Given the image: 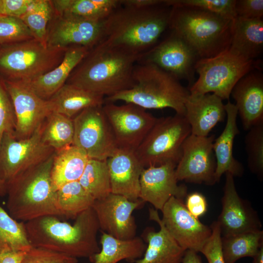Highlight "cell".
<instances>
[{"label":"cell","mask_w":263,"mask_h":263,"mask_svg":"<svg viewBox=\"0 0 263 263\" xmlns=\"http://www.w3.org/2000/svg\"><path fill=\"white\" fill-rule=\"evenodd\" d=\"M150 219L156 222L160 227L158 231L148 228L144 231L147 243L142 257L135 263H181L185 251L169 234L163 225L158 211L149 209Z\"/></svg>","instance_id":"d4e9b609"},{"label":"cell","mask_w":263,"mask_h":263,"mask_svg":"<svg viewBox=\"0 0 263 263\" xmlns=\"http://www.w3.org/2000/svg\"><path fill=\"white\" fill-rule=\"evenodd\" d=\"M141 55L100 41L89 50L66 83L104 97L113 95L133 86V71Z\"/></svg>","instance_id":"6da1fadb"},{"label":"cell","mask_w":263,"mask_h":263,"mask_svg":"<svg viewBox=\"0 0 263 263\" xmlns=\"http://www.w3.org/2000/svg\"><path fill=\"white\" fill-rule=\"evenodd\" d=\"M7 194V185L6 183L0 178V197H2Z\"/></svg>","instance_id":"816d5d0a"},{"label":"cell","mask_w":263,"mask_h":263,"mask_svg":"<svg viewBox=\"0 0 263 263\" xmlns=\"http://www.w3.org/2000/svg\"><path fill=\"white\" fill-rule=\"evenodd\" d=\"M53 12L94 21L106 19L121 6L120 0H50Z\"/></svg>","instance_id":"4dcf8cb0"},{"label":"cell","mask_w":263,"mask_h":263,"mask_svg":"<svg viewBox=\"0 0 263 263\" xmlns=\"http://www.w3.org/2000/svg\"><path fill=\"white\" fill-rule=\"evenodd\" d=\"M191 129L185 116L158 118L135 153L144 168L168 163L177 164L185 139Z\"/></svg>","instance_id":"9c48e42d"},{"label":"cell","mask_w":263,"mask_h":263,"mask_svg":"<svg viewBox=\"0 0 263 263\" xmlns=\"http://www.w3.org/2000/svg\"><path fill=\"white\" fill-rule=\"evenodd\" d=\"M248 131L244 138L248 167L261 180L263 176V123Z\"/></svg>","instance_id":"74e56055"},{"label":"cell","mask_w":263,"mask_h":263,"mask_svg":"<svg viewBox=\"0 0 263 263\" xmlns=\"http://www.w3.org/2000/svg\"><path fill=\"white\" fill-rule=\"evenodd\" d=\"M171 7L162 4L145 8L120 6L104 21L101 41L142 54L154 46L169 27Z\"/></svg>","instance_id":"3957f363"},{"label":"cell","mask_w":263,"mask_h":263,"mask_svg":"<svg viewBox=\"0 0 263 263\" xmlns=\"http://www.w3.org/2000/svg\"><path fill=\"white\" fill-rule=\"evenodd\" d=\"M211 236L202 248L201 252L207 259L208 263H225L221 246L220 228L217 221L210 226Z\"/></svg>","instance_id":"7bdbcfd3"},{"label":"cell","mask_w":263,"mask_h":263,"mask_svg":"<svg viewBox=\"0 0 263 263\" xmlns=\"http://www.w3.org/2000/svg\"><path fill=\"white\" fill-rule=\"evenodd\" d=\"M226 122L218 137L215 139L213 150L216 160L215 177L219 182L224 173L229 172L234 177L241 176L244 171L243 165L233 156V144L236 136L239 133L237 124V109L234 104L228 101L225 105Z\"/></svg>","instance_id":"cb8c5ba5"},{"label":"cell","mask_w":263,"mask_h":263,"mask_svg":"<svg viewBox=\"0 0 263 263\" xmlns=\"http://www.w3.org/2000/svg\"><path fill=\"white\" fill-rule=\"evenodd\" d=\"M111 193L135 201L139 199L140 178L144 168L135 151L117 148L106 160Z\"/></svg>","instance_id":"44dd1931"},{"label":"cell","mask_w":263,"mask_h":263,"mask_svg":"<svg viewBox=\"0 0 263 263\" xmlns=\"http://www.w3.org/2000/svg\"><path fill=\"white\" fill-rule=\"evenodd\" d=\"M24 226L33 247L90 261L100 250L97 240L100 228L92 207L79 214L73 225L61 221L57 216H45L24 222Z\"/></svg>","instance_id":"7a4b0ae2"},{"label":"cell","mask_w":263,"mask_h":263,"mask_svg":"<svg viewBox=\"0 0 263 263\" xmlns=\"http://www.w3.org/2000/svg\"><path fill=\"white\" fill-rule=\"evenodd\" d=\"M263 245L262 230L221 236L222 250L225 263H235L244 257L253 258Z\"/></svg>","instance_id":"d6a6232c"},{"label":"cell","mask_w":263,"mask_h":263,"mask_svg":"<svg viewBox=\"0 0 263 263\" xmlns=\"http://www.w3.org/2000/svg\"><path fill=\"white\" fill-rule=\"evenodd\" d=\"M165 227L185 250L201 251L212 233L210 226L203 224L187 209L183 199L171 197L161 210Z\"/></svg>","instance_id":"2e32d148"},{"label":"cell","mask_w":263,"mask_h":263,"mask_svg":"<svg viewBox=\"0 0 263 263\" xmlns=\"http://www.w3.org/2000/svg\"><path fill=\"white\" fill-rule=\"evenodd\" d=\"M4 81L16 117V126L13 135L17 140L28 138L41 127L52 112L49 102L19 82Z\"/></svg>","instance_id":"ac0fdd59"},{"label":"cell","mask_w":263,"mask_h":263,"mask_svg":"<svg viewBox=\"0 0 263 263\" xmlns=\"http://www.w3.org/2000/svg\"><path fill=\"white\" fill-rule=\"evenodd\" d=\"M102 108L117 147L134 151L158 119L132 103L117 105L106 102Z\"/></svg>","instance_id":"7c38bea8"},{"label":"cell","mask_w":263,"mask_h":263,"mask_svg":"<svg viewBox=\"0 0 263 263\" xmlns=\"http://www.w3.org/2000/svg\"><path fill=\"white\" fill-rule=\"evenodd\" d=\"M232 20L199 9L172 7L169 27L200 59L207 58L229 48Z\"/></svg>","instance_id":"8992f818"},{"label":"cell","mask_w":263,"mask_h":263,"mask_svg":"<svg viewBox=\"0 0 263 263\" xmlns=\"http://www.w3.org/2000/svg\"><path fill=\"white\" fill-rule=\"evenodd\" d=\"M90 50L82 46L69 47L62 62L55 68L31 81L19 83L42 99L48 100L66 83L71 73Z\"/></svg>","instance_id":"484cf974"},{"label":"cell","mask_w":263,"mask_h":263,"mask_svg":"<svg viewBox=\"0 0 263 263\" xmlns=\"http://www.w3.org/2000/svg\"><path fill=\"white\" fill-rule=\"evenodd\" d=\"M27 251H11L0 253V263H21Z\"/></svg>","instance_id":"c3c4849f"},{"label":"cell","mask_w":263,"mask_h":263,"mask_svg":"<svg viewBox=\"0 0 263 263\" xmlns=\"http://www.w3.org/2000/svg\"><path fill=\"white\" fill-rule=\"evenodd\" d=\"M34 0H2L1 14L20 18Z\"/></svg>","instance_id":"bcb514c9"},{"label":"cell","mask_w":263,"mask_h":263,"mask_svg":"<svg viewBox=\"0 0 263 263\" xmlns=\"http://www.w3.org/2000/svg\"><path fill=\"white\" fill-rule=\"evenodd\" d=\"M164 0H120L121 6L145 8L162 4Z\"/></svg>","instance_id":"7dc6e473"},{"label":"cell","mask_w":263,"mask_h":263,"mask_svg":"<svg viewBox=\"0 0 263 263\" xmlns=\"http://www.w3.org/2000/svg\"><path fill=\"white\" fill-rule=\"evenodd\" d=\"M94 199L78 181L67 183L56 192V208L60 216L75 219L79 214L91 208Z\"/></svg>","instance_id":"1f68e13d"},{"label":"cell","mask_w":263,"mask_h":263,"mask_svg":"<svg viewBox=\"0 0 263 263\" xmlns=\"http://www.w3.org/2000/svg\"><path fill=\"white\" fill-rule=\"evenodd\" d=\"M54 154L7 184V212L14 219L26 222L45 216H60L51 176Z\"/></svg>","instance_id":"5b68a950"},{"label":"cell","mask_w":263,"mask_h":263,"mask_svg":"<svg viewBox=\"0 0 263 263\" xmlns=\"http://www.w3.org/2000/svg\"><path fill=\"white\" fill-rule=\"evenodd\" d=\"M231 94L239 114L243 128L249 130L263 123V76L261 72L252 71L233 87Z\"/></svg>","instance_id":"7402d4cb"},{"label":"cell","mask_w":263,"mask_h":263,"mask_svg":"<svg viewBox=\"0 0 263 263\" xmlns=\"http://www.w3.org/2000/svg\"><path fill=\"white\" fill-rule=\"evenodd\" d=\"M258 64L257 61L246 59L228 48L215 56L199 59L195 66L199 77L189 88V94L212 93L223 100H228L236 84Z\"/></svg>","instance_id":"ba28073f"},{"label":"cell","mask_w":263,"mask_h":263,"mask_svg":"<svg viewBox=\"0 0 263 263\" xmlns=\"http://www.w3.org/2000/svg\"><path fill=\"white\" fill-rule=\"evenodd\" d=\"M229 50L247 60H254L263 50V20L236 17L232 20Z\"/></svg>","instance_id":"4316f807"},{"label":"cell","mask_w":263,"mask_h":263,"mask_svg":"<svg viewBox=\"0 0 263 263\" xmlns=\"http://www.w3.org/2000/svg\"><path fill=\"white\" fill-rule=\"evenodd\" d=\"M253 258V263H263V245Z\"/></svg>","instance_id":"f907efd6"},{"label":"cell","mask_w":263,"mask_h":263,"mask_svg":"<svg viewBox=\"0 0 263 263\" xmlns=\"http://www.w3.org/2000/svg\"><path fill=\"white\" fill-rule=\"evenodd\" d=\"M134 85L130 89L105 97V103L122 101L145 109L170 108L185 116L189 90L170 74L150 63L135 65Z\"/></svg>","instance_id":"277c9868"},{"label":"cell","mask_w":263,"mask_h":263,"mask_svg":"<svg viewBox=\"0 0 263 263\" xmlns=\"http://www.w3.org/2000/svg\"><path fill=\"white\" fill-rule=\"evenodd\" d=\"M2 0H0V15L1 14Z\"/></svg>","instance_id":"f5cc1de1"},{"label":"cell","mask_w":263,"mask_h":263,"mask_svg":"<svg viewBox=\"0 0 263 263\" xmlns=\"http://www.w3.org/2000/svg\"><path fill=\"white\" fill-rule=\"evenodd\" d=\"M100 244V251L93 256L92 263H117L122 260L135 262L142 257L147 247L139 237L122 240L105 232H102Z\"/></svg>","instance_id":"f546056e"},{"label":"cell","mask_w":263,"mask_h":263,"mask_svg":"<svg viewBox=\"0 0 263 263\" xmlns=\"http://www.w3.org/2000/svg\"><path fill=\"white\" fill-rule=\"evenodd\" d=\"M21 263H78V260L44 248L32 246Z\"/></svg>","instance_id":"b9f144b4"},{"label":"cell","mask_w":263,"mask_h":263,"mask_svg":"<svg viewBox=\"0 0 263 263\" xmlns=\"http://www.w3.org/2000/svg\"><path fill=\"white\" fill-rule=\"evenodd\" d=\"M55 150L43 143L40 128L28 138L17 140L4 133L0 144V178L6 185L28 169L50 158Z\"/></svg>","instance_id":"30bf717a"},{"label":"cell","mask_w":263,"mask_h":263,"mask_svg":"<svg viewBox=\"0 0 263 263\" xmlns=\"http://www.w3.org/2000/svg\"><path fill=\"white\" fill-rule=\"evenodd\" d=\"M171 33L163 41L142 54L139 61L154 64L179 80L188 81L190 88L195 82V66L200 58L185 41Z\"/></svg>","instance_id":"9a60e30c"},{"label":"cell","mask_w":263,"mask_h":263,"mask_svg":"<svg viewBox=\"0 0 263 263\" xmlns=\"http://www.w3.org/2000/svg\"><path fill=\"white\" fill-rule=\"evenodd\" d=\"M89 159L83 150L73 145L55 151L51 172L55 190L67 183L78 181Z\"/></svg>","instance_id":"f1b7e54d"},{"label":"cell","mask_w":263,"mask_h":263,"mask_svg":"<svg viewBox=\"0 0 263 263\" xmlns=\"http://www.w3.org/2000/svg\"><path fill=\"white\" fill-rule=\"evenodd\" d=\"M226 115L223 100L213 94L189 95L185 103V117L191 134L206 137Z\"/></svg>","instance_id":"603a6c76"},{"label":"cell","mask_w":263,"mask_h":263,"mask_svg":"<svg viewBox=\"0 0 263 263\" xmlns=\"http://www.w3.org/2000/svg\"><path fill=\"white\" fill-rule=\"evenodd\" d=\"M236 0H164L167 6L187 7L199 9L233 20L236 17Z\"/></svg>","instance_id":"f35d334b"},{"label":"cell","mask_w":263,"mask_h":263,"mask_svg":"<svg viewBox=\"0 0 263 263\" xmlns=\"http://www.w3.org/2000/svg\"><path fill=\"white\" fill-rule=\"evenodd\" d=\"M67 49L50 47L34 38L0 45V76L10 81H31L57 66Z\"/></svg>","instance_id":"52a82bcc"},{"label":"cell","mask_w":263,"mask_h":263,"mask_svg":"<svg viewBox=\"0 0 263 263\" xmlns=\"http://www.w3.org/2000/svg\"><path fill=\"white\" fill-rule=\"evenodd\" d=\"M176 166L175 164L168 163L144 168L140 178L139 199L160 211L172 197L183 200L187 195V187L178 184Z\"/></svg>","instance_id":"ffe728a7"},{"label":"cell","mask_w":263,"mask_h":263,"mask_svg":"<svg viewBox=\"0 0 263 263\" xmlns=\"http://www.w3.org/2000/svg\"><path fill=\"white\" fill-rule=\"evenodd\" d=\"M16 126L13 104L5 81L0 76V144L3 134L14 133Z\"/></svg>","instance_id":"60d3db41"},{"label":"cell","mask_w":263,"mask_h":263,"mask_svg":"<svg viewBox=\"0 0 263 263\" xmlns=\"http://www.w3.org/2000/svg\"><path fill=\"white\" fill-rule=\"evenodd\" d=\"M236 17L244 19H262L263 16V0H236Z\"/></svg>","instance_id":"ee69618b"},{"label":"cell","mask_w":263,"mask_h":263,"mask_svg":"<svg viewBox=\"0 0 263 263\" xmlns=\"http://www.w3.org/2000/svg\"><path fill=\"white\" fill-rule=\"evenodd\" d=\"M186 197V207L193 216L199 218L206 213L207 209V203L203 194L194 192L187 195Z\"/></svg>","instance_id":"f6af8a7d"},{"label":"cell","mask_w":263,"mask_h":263,"mask_svg":"<svg viewBox=\"0 0 263 263\" xmlns=\"http://www.w3.org/2000/svg\"><path fill=\"white\" fill-rule=\"evenodd\" d=\"M33 38L31 31L20 18L0 15V45Z\"/></svg>","instance_id":"ab89813d"},{"label":"cell","mask_w":263,"mask_h":263,"mask_svg":"<svg viewBox=\"0 0 263 263\" xmlns=\"http://www.w3.org/2000/svg\"><path fill=\"white\" fill-rule=\"evenodd\" d=\"M225 174L224 194L222 198V210L218 222L222 237L244 232L262 230V224L256 211L249 202L239 195L234 176Z\"/></svg>","instance_id":"d6986e66"},{"label":"cell","mask_w":263,"mask_h":263,"mask_svg":"<svg viewBox=\"0 0 263 263\" xmlns=\"http://www.w3.org/2000/svg\"><path fill=\"white\" fill-rule=\"evenodd\" d=\"M102 106L86 109L73 118V144L89 159L106 160L118 148Z\"/></svg>","instance_id":"8fae6325"},{"label":"cell","mask_w":263,"mask_h":263,"mask_svg":"<svg viewBox=\"0 0 263 263\" xmlns=\"http://www.w3.org/2000/svg\"><path fill=\"white\" fill-rule=\"evenodd\" d=\"M181 263H202V262L197 252L191 250H186Z\"/></svg>","instance_id":"681fc988"},{"label":"cell","mask_w":263,"mask_h":263,"mask_svg":"<svg viewBox=\"0 0 263 263\" xmlns=\"http://www.w3.org/2000/svg\"><path fill=\"white\" fill-rule=\"evenodd\" d=\"M144 203L140 199L132 201L111 193L105 198L94 200L92 208L102 232L127 240L136 237L137 226L132 213Z\"/></svg>","instance_id":"e0dca14e"},{"label":"cell","mask_w":263,"mask_h":263,"mask_svg":"<svg viewBox=\"0 0 263 263\" xmlns=\"http://www.w3.org/2000/svg\"><path fill=\"white\" fill-rule=\"evenodd\" d=\"M104 21L53 12L47 27L46 44L54 48L82 46L91 49L103 39Z\"/></svg>","instance_id":"5bb4252c"},{"label":"cell","mask_w":263,"mask_h":263,"mask_svg":"<svg viewBox=\"0 0 263 263\" xmlns=\"http://www.w3.org/2000/svg\"><path fill=\"white\" fill-rule=\"evenodd\" d=\"M106 160L89 159L78 180L94 200L105 198L111 193Z\"/></svg>","instance_id":"d590c367"},{"label":"cell","mask_w":263,"mask_h":263,"mask_svg":"<svg viewBox=\"0 0 263 263\" xmlns=\"http://www.w3.org/2000/svg\"><path fill=\"white\" fill-rule=\"evenodd\" d=\"M31 247L24 222L13 218L0 205V253L11 251H27Z\"/></svg>","instance_id":"e575fe53"},{"label":"cell","mask_w":263,"mask_h":263,"mask_svg":"<svg viewBox=\"0 0 263 263\" xmlns=\"http://www.w3.org/2000/svg\"><path fill=\"white\" fill-rule=\"evenodd\" d=\"M43 143L54 149L60 150L73 144L74 135L73 119L52 112L40 127Z\"/></svg>","instance_id":"836d02e7"},{"label":"cell","mask_w":263,"mask_h":263,"mask_svg":"<svg viewBox=\"0 0 263 263\" xmlns=\"http://www.w3.org/2000/svg\"><path fill=\"white\" fill-rule=\"evenodd\" d=\"M48 101L52 112L73 119L86 109L103 106L105 97L65 83Z\"/></svg>","instance_id":"83f0119b"},{"label":"cell","mask_w":263,"mask_h":263,"mask_svg":"<svg viewBox=\"0 0 263 263\" xmlns=\"http://www.w3.org/2000/svg\"><path fill=\"white\" fill-rule=\"evenodd\" d=\"M53 12L50 0H34L20 18L31 31L34 38L45 44L47 27Z\"/></svg>","instance_id":"8d00e7d4"},{"label":"cell","mask_w":263,"mask_h":263,"mask_svg":"<svg viewBox=\"0 0 263 263\" xmlns=\"http://www.w3.org/2000/svg\"><path fill=\"white\" fill-rule=\"evenodd\" d=\"M215 135L190 134L184 141L181 156L175 168L178 181L212 186L216 183V160L213 150Z\"/></svg>","instance_id":"4fadbf2b"}]
</instances>
